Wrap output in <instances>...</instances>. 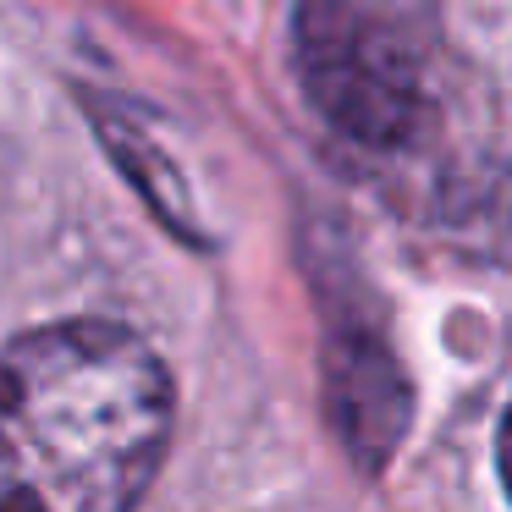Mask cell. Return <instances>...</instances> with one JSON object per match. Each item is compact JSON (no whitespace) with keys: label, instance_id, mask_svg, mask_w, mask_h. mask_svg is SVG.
<instances>
[{"label":"cell","instance_id":"obj_3","mask_svg":"<svg viewBox=\"0 0 512 512\" xmlns=\"http://www.w3.org/2000/svg\"><path fill=\"white\" fill-rule=\"evenodd\" d=\"M496 457H501V479H507V490H512V402H507V413H501V441H496Z\"/></svg>","mask_w":512,"mask_h":512},{"label":"cell","instance_id":"obj_1","mask_svg":"<svg viewBox=\"0 0 512 512\" xmlns=\"http://www.w3.org/2000/svg\"><path fill=\"white\" fill-rule=\"evenodd\" d=\"M171 441L144 336L67 320L0 347V512H133Z\"/></svg>","mask_w":512,"mask_h":512},{"label":"cell","instance_id":"obj_2","mask_svg":"<svg viewBox=\"0 0 512 512\" xmlns=\"http://www.w3.org/2000/svg\"><path fill=\"white\" fill-rule=\"evenodd\" d=\"M298 72L314 111L358 144L391 149L413 138L424 116V83L408 39L347 0H303Z\"/></svg>","mask_w":512,"mask_h":512}]
</instances>
